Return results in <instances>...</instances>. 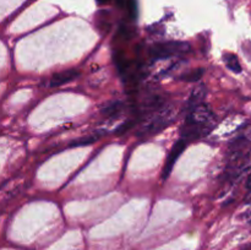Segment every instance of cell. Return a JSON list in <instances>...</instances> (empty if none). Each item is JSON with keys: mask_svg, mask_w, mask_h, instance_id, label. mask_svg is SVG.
I'll return each instance as SVG.
<instances>
[{"mask_svg": "<svg viewBox=\"0 0 251 250\" xmlns=\"http://www.w3.org/2000/svg\"><path fill=\"white\" fill-rule=\"evenodd\" d=\"M216 117L212 110L206 104L196 105L193 109L188 110L186 120L184 126L181 127V135L184 140H198L205 137L215 129Z\"/></svg>", "mask_w": 251, "mask_h": 250, "instance_id": "cell-1", "label": "cell"}, {"mask_svg": "<svg viewBox=\"0 0 251 250\" xmlns=\"http://www.w3.org/2000/svg\"><path fill=\"white\" fill-rule=\"evenodd\" d=\"M203 74V70L202 69H194V70L189 71V73L186 74H183L181 75V80L186 81V82H195V81H199L201 78V76H202Z\"/></svg>", "mask_w": 251, "mask_h": 250, "instance_id": "cell-10", "label": "cell"}, {"mask_svg": "<svg viewBox=\"0 0 251 250\" xmlns=\"http://www.w3.org/2000/svg\"><path fill=\"white\" fill-rule=\"evenodd\" d=\"M205 95H206V88L203 85H200L198 86V87L194 88L193 92H191L190 98H189L188 100V110L193 109V108L196 107V105L201 104L203 98H205Z\"/></svg>", "mask_w": 251, "mask_h": 250, "instance_id": "cell-6", "label": "cell"}, {"mask_svg": "<svg viewBox=\"0 0 251 250\" xmlns=\"http://www.w3.org/2000/svg\"><path fill=\"white\" fill-rule=\"evenodd\" d=\"M124 108L123 102H110L102 108V114L107 118H114L115 115L120 114Z\"/></svg>", "mask_w": 251, "mask_h": 250, "instance_id": "cell-7", "label": "cell"}, {"mask_svg": "<svg viewBox=\"0 0 251 250\" xmlns=\"http://www.w3.org/2000/svg\"><path fill=\"white\" fill-rule=\"evenodd\" d=\"M190 50V44L186 43V42L168 41L152 46L150 49V55L153 59H166L172 58V56L185 55Z\"/></svg>", "mask_w": 251, "mask_h": 250, "instance_id": "cell-3", "label": "cell"}, {"mask_svg": "<svg viewBox=\"0 0 251 250\" xmlns=\"http://www.w3.org/2000/svg\"><path fill=\"white\" fill-rule=\"evenodd\" d=\"M117 1V4L119 5V6H123L124 5V0H115Z\"/></svg>", "mask_w": 251, "mask_h": 250, "instance_id": "cell-16", "label": "cell"}, {"mask_svg": "<svg viewBox=\"0 0 251 250\" xmlns=\"http://www.w3.org/2000/svg\"><path fill=\"white\" fill-rule=\"evenodd\" d=\"M134 34H135L134 28L130 26H126V25H123V26H120L119 32H118V36H119V38L124 39V41L131 39L132 37H134Z\"/></svg>", "mask_w": 251, "mask_h": 250, "instance_id": "cell-11", "label": "cell"}, {"mask_svg": "<svg viewBox=\"0 0 251 250\" xmlns=\"http://www.w3.org/2000/svg\"><path fill=\"white\" fill-rule=\"evenodd\" d=\"M176 119V108L173 105L164 104L163 107L153 110L142 118V123L137 130V135L141 137H149L162 131Z\"/></svg>", "mask_w": 251, "mask_h": 250, "instance_id": "cell-2", "label": "cell"}, {"mask_svg": "<svg viewBox=\"0 0 251 250\" xmlns=\"http://www.w3.org/2000/svg\"><path fill=\"white\" fill-rule=\"evenodd\" d=\"M98 2H100V4H105V2H109L110 0H97Z\"/></svg>", "mask_w": 251, "mask_h": 250, "instance_id": "cell-17", "label": "cell"}, {"mask_svg": "<svg viewBox=\"0 0 251 250\" xmlns=\"http://www.w3.org/2000/svg\"><path fill=\"white\" fill-rule=\"evenodd\" d=\"M186 145H188V141L184 139H180L179 141H176V144L174 145L173 149H172L171 153H169L168 158H167L166 161V164H164V168L163 171H162V178L163 179H167L169 176V174H171L172 169H173L174 164H176V162L178 161V158L180 157V154L183 153L184 150L186 149Z\"/></svg>", "mask_w": 251, "mask_h": 250, "instance_id": "cell-4", "label": "cell"}, {"mask_svg": "<svg viewBox=\"0 0 251 250\" xmlns=\"http://www.w3.org/2000/svg\"><path fill=\"white\" fill-rule=\"evenodd\" d=\"M247 188L251 190V169H250V173L249 175H248V179H247Z\"/></svg>", "mask_w": 251, "mask_h": 250, "instance_id": "cell-13", "label": "cell"}, {"mask_svg": "<svg viewBox=\"0 0 251 250\" xmlns=\"http://www.w3.org/2000/svg\"><path fill=\"white\" fill-rule=\"evenodd\" d=\"M126 7L129 15L131 19H136L137 17V1L136 0H127L126 1Z\"/></svg>", "mask_w": 251, "mask_h": 250, "instance_id": "cell-12", "label": "cell"}, {"mask_svg": "<svg viewBox=\"0 0 251 250\" xmlns=\"http://www.w3.org/2000/svg\"><path fill=\"white\" fill-rule=\"evenodd\" d=\"M78 75H80V71L76 70V69H66V70L59 71L51 76L50 80H49V86L50 87H59L64 83L75 80Z\"/></svg>", "mask_w": 251, "mask_h": 250, "instance_id": "cell-5", "label": "cell"}, {"mask_svg": "<svg viewBox=\"0 0 251 250\" xmlns=\"http://www.w3.org/2000/svg\"><path fill=\"white\" fill-rule=\"evenodd\" d=\"M102 134H104V131H97L95 134L86 135V136L81 137V139L75 140V141L71 144V146H85V145H91L92 142H95L96 140L100 139L102 136Z\"/></svg>", "mask_w": 251, "mask_h": 250, "instance_id": "cell-9", "label": "cell"}, {"mask_svg": "<svg viewBox=\"0 0 251 250\" xmlns=\"http://www.w3.org/2000/svg\"><path fill=\"white\" fill-rule=\"evenodd\" d=\"M245 217H247V221L251 225V208L247 211V213H245Z\"/></svg>", "mask_w": 251, "mask_h": 250, "instance_id": "cell-14", "label": "cell"}, {"mask_svg": "<svg viewBox=\"0 0 251 250\" xmlns=\"http://www.w3.org/2000/svg\"><path fill=\"white\" fill-rule=\"evenodd\" d=\"M223 60H225V64L230 71H233L235 74L242 73V66H240L239 59H238V56L235 54L226 53L225 56H223Z\"/></svg>", "mask_w": 251, "mask_h": 250, "instance_id": "cell-8", "label": "cell"}, {"mask_svg": "<svg viewBox=\"0 0 251 250\" xmlns=\"http://www.w3.org/2000/svg\"><path fill=\"white\" fill-rule=\"evenodd\" d=\"M245 200H247L248 203H250L251 205V190H250V193L247 195V199H245Z\"/></svg>", "mask_w": 251, "mask_h": 250, "instance_id": "cell-15", "label": "cell"}]
</instances>
